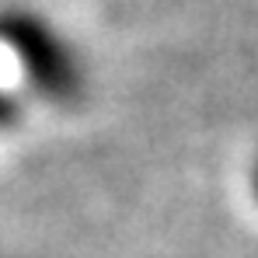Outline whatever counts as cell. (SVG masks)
Returning <instances> with one entry per match:
<instances>
[{"mask_svg": "<svg viewBox=\"0 0 258 258\" xmlns=\"http://www.w3.org/2000/svg\"><path fill=\"white\" fill-rule=\"evenodd\" d=\"M0 35L18 52V59L28 70V81L42 91L45 98L74 101L81 94V63L70 52L49 25H42L32 14H11L0 25Z\"/></svg>", "mask_w": 258, "mask_h": 258, "instance_id": "1", "label": "cell"}, {"mask_svg": "<svg viewBox=\"0 0 258 258\" xmlns=\"http://www.w3.org/2000/svg\"><path fill=\"white\" fill-rule=\"evenodd\" d=\"M255 196H258V168H255Z\"/></svg>", "mask_w": 258, "mask_h": 258, "instance_id": "2", "label": "cell"}]
</instances>
